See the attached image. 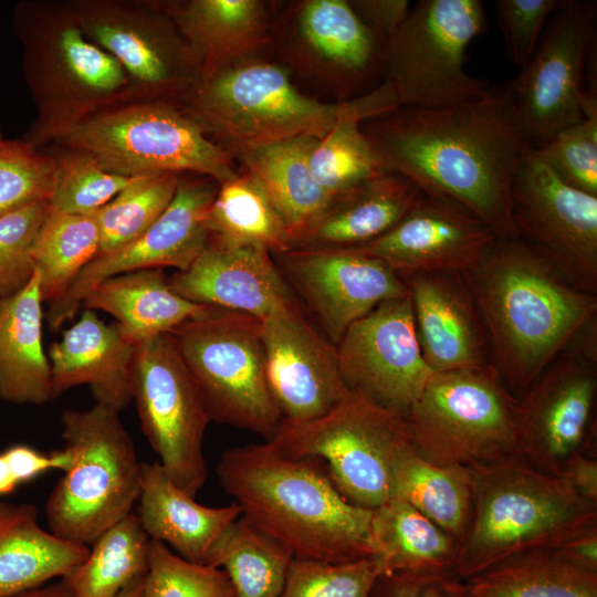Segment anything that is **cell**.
Instances as JSON below:
<instances>
[{
	"label": "cell",
	"instance_id": "14",
	"mask_svg": "<svg viewBox=\"0 0 597 597\" xmlns=\"http://www.w3.org/2000/svg\"><path fill=\"white\" fill-rule=\"evenodd\" d=\"M84 33L124 70L130 101L180 103L201 82L159 0H67Z\"/></svg>",
	"mask_w": 597,
	"mask_h": 597
},
{
	"label": "cell",
	"instance_id": "41",
	"mask_svg": "<svg viewBox=\"0 0 597 597\" xmlns=\"http://www.w3.org/2000/svg\"><path fill=\"white\" fill-rule=\"evenodd\" d=\"M181 175L139 176L93 212L100 230V253L118 250L142 235L172 200Z\"/></svg>",
	"mask_w": 597,
	"mask_h": 597
},
{
	"label": "cell",
	"instance_id": "23",
	"mask_svg": "<svg viewBox=\"0 0 597 597\" xmlns=\"http://www.w3.org/2000/svg\"><path fill=\"white\" fill-rule=\"evenodd\" d=\"M271 254L259 245L209 235L192 264L185 271H175L168 276V284L192 303L263 321L277 305L297 302Z\"/></svg>",
	"mask_w": 597,
	"mask_h": 597
},
{
	"label": "cell",
	"instance_id": "45",
	"mask_svg": "<svg viewBox=\"0 0 597 597\" xmlns=\"http://www.w3.org/2000/svg\"><path fill=\"white\" fill-rule=\"evenodd\" d=\"M142 597H234L224 572L188 562L163 543L150 541Z\"/></svg>",
	"mask_w": 597,
	"mask_h": 597
},
{
	"label": "cell",
	"instance_id": "19",
	"mask_svg": "<svg viewBox=\"0 0 597 597\" xmlns=\"http://www.w3.org/2000/svg\"><path fill=\"white\" fill-rule=\"evenodd\" d=\"M218 187L209 177L182 179L180 176L172 200L153 226L125 247L98 254L66 292L50 304L46 314L50 327L57 331L71 321L85 296L106 279L137 270H187L207 244L206 217Z\"/></svg>",
	"mask_w": 597,
	"mask_h": 597
},
{
	"label": "cell",
	"instance_id": "24",
	"mask_svg": "<svg viewBox=\"0 0 597 597\" xmlns=\"http://www.w3.org/2000/svg\"><path fill=\"white\" fill-rule=\"evenodd\" d=\"M296 60L327 75L345 101L373 91L383 82L384 43L345 0H305L293 12ZM306 66V67H307Z\"/></svg>",
	"mask_w": 597,
	"mask_h": 597
},
{
	"label": "cell",
	"instance_id": "3",
	"mask_svg": "<svg viewBox=\"0 0 597 597\" xmlns=\"http://www.w3.org/2000/svg\"><path fill=\"white\" fill-rule=\"evenodd\" d=\"M216 473L242 515L293 558L376 556L373 510L349 503L318 461L286 455L264 441L226 450Z\"/></svg>",
	"mask_w": 597,
	"mask_h": 597
},
{
	"label": "cell",
	"instance_id": "50",
	"mask_svg": "<svg viewBox=\"0 0 597 597\" xmlns=\"http://www.w3.org/2000/svg\"><path fill=\"white\" fill-rule=\"evenodd\" d=\"M370 597H465L462 582L451 574L383 573Z\"/></svg>",
	"mask_w": 597,
	"mask_h": 597
},
{
	"label": "cell",
	"instance_id": "8",
	"mask_svg": "<svg viewBox=\"0 0 597 597\" xmlns=\"http://www.w3.org/2000/svg\"><path fill=\"white\" fill-rule=\"evenodd\" d=\"M54 144L83 150L122 176L192 172L219 185L238 175L232 155L179 103L129 101L91 116Z\"/></svg>",
	"mask_w": 597,
	"mask_h": 597
},
{
	"label": "cell",
	"instance_id": "43",
	"mask_svg": "<svg viewBox=\"0 0 597 597\" xmlns=\"http://www.w3.org/2000/svg\"><path fill=\"white\" fill-rule=\"evenodd\" d=\"M54 182L48 199L51 209L72 214H91L109 202L137 177L105 170L90 154L57 144Z\"/></svg>",
	"mask_w": 597,
	"mask_h": 597
},
{
	"label": "cell",
	"instance_id": "53",
	"mask_svg": "<svg viewBox=\"0 0 597 597\" xmlns=\"http://www.w3.org/2000/svg\"><path fill=\"white\" fill-rule=\"evenodd\" d=\"M562 478L577 494L597 504V458L595 449H587L572 458Z\"/></svg>",
	"mask_w": 597,
	"mask_h": 597
},
{
	"label": "cell",
	"instance_id": "7",
	"mask_svg": "<svg viewBox=\"0 0 597 597\" xmlns=\"http://www.w3.org/2000/svg\"><path fill=\"white\" fill-rule=\"evenodd\" d=\"M70 468L45 503L51 533L91 546L132 513L140 491L142 462L119 412L94 404L61 416Z\"/></svg>",
	"mask_w": 597,
	"mask_h": 597
},
{
	"label": "cell",
	"instance_id": "1",
	"mask_svg": "<svg viewBox=\"0 0 597 597\" xmlns=\"http://www.w3.org/2000/svg\"><path fill=\"white\" fill-rule=\"evenodd\" d=\"M362 130L383 170L463 208L499 238H517L511 187L531 146L510 84L442 107L399 106Z\"/></svg>",
	"mask_w": 597,
	"mask_h": 597
},
{
	"label": "cell",
	"instance_id": "21",
	"mask_svg": "<svg viewBox=\"0 0 597 597\" xmlns=\"http://www.w3.org/2000/svg\"><path fill=\"white\" fill-rule=\"evenodd\" d=\"M262 331L281 422L320 418L349 391L339 373L336 345L307 322L298 302L277 305L262 321Z\"/></svg>",
	"mask_w": 597,
	"mask_h": 597
},
{
	"label": "cell",
	"instance_id": "30",
	"mask_svg": "<svg viewBox=\"0 0 597 597\" xmlns=\"http://www.w3.org/2000/svg\"><path fill=\"white\" fill-rule=\"evenodd\" d=\"M39 275L0 297V398L41 406L53 398L49 356L44 352Z\"/></svg>",
	"mask_w": 597,
	"mask_h": 597
},
{
	"label": "cell",
	"instance_id": "58",
	"mask_svg": "<svg viewBox=\"0 0 597 597\" xmlns=\"http://www.w3.org/2000/svg\"><path fill=\"white\" fill-rule=\"evenodd\" d=\"M4 138L2 137L1 130H0V142H2Z\"/></svg>",
	"mask_w": 597,
	"mask_h": 597
},
{
	"label": "cell",
	"instance_id": "42",
	"mask_svg": "<svg viewBox=\"0 0 597 597\" xmlns=\"http://www.w3.org/2000/svg\"><path fill=\"white\" fill-rule=\"evenodd\" d=\"M364 121L359 115L341 118L310 154L315 181L335 199L383 170L362 130Z\"/></svg>",
	"mask_w": 597,
	"mask_h": 597
},
{
	"label": "cell",
	"instance_id": "35",
	"mask_svg": "<svg viewBox=\"0 0 597 597\" xmlns=\"http://www.w3.org/2000/svg\"><path fill=\"white\" fill-rule=\"evenodd\" d=\"M461 582L465 597H597V572L554 548L510 557Z\"/></svg>",
	"mask_w": 597,
	"mask_h": 597
},
{
	"label": "cell",
	"instance_id": "28",
	"mask_svg": "<svg viewBox=\"0 0 597 597\" xmlns=\"http://www.w3.org/2000/svg\"><path fill=\"white\" fill-rule=\"evenodd\" d=\"M136 513L150 541L168 546L184 559L208 565L229 527L241 516L237 502L211 507L180 489L158 461L142 463Z\"/></svg>",
	"mask_w": 597,
	"mask_h": 597
},
{
	"label": "cell",
	"instance_id": "11",
	"mask_svg": "<svg viewBox=\"0 0 597 597\" xmlns=\"http://www.w3.org/2000/svg\"><path fill=\"white\" fill-rule=\"evenodd\" d=\"M265 441L286 455L322 463L341 494L367 510L392 498L395 461L410 443L401 415L352 390L320 418L281 422Z\"/></svg>",
	"mask_w": 597,
	"mask_h": 597
},
{
	"label": "cell",
	"instance_id": "10",
	"mask_svg": "<svg viewBox=\"0 0 597 597\" xmlns=\"http://www.w3.org/2000/svg\"><path fill=\"white\" fill-rule=\"evenodd\" d=\"M170 334L211 420L270 440L282 418L269 383L262 321L208 306Z\"/></svg>",
	"mask_w": 597,
	"mask_h": 597
},
{
	"label": "cell",
	"instance_id": "9",
	"mask_svg": "<svg viewBox=\"0 0 597 597\" xmlns=\"http://www.w3.org/2000/svg\"><path fill=\"white\" fill-rule=\"evenodd\" d=\"M516 409L517 397L488 365L434 373L402 417L423 460L474 468L516 455Z\"/></svg>",
	"mask_w": 597,
	"mask_h": 597
},
{
	"label": "cell",
	"instance_id": "52",
	"mask_svg": "<svg viewBox=\"0 0 597 597\" xmlns=\"http://www.w3.org/2000/svg\"><path fill=\"white\" fill-rule=\"evenodd\" d=\"M352 8L383 43L402 24L411 9L408 0H355Z\"/></svg>",
	"mask_w": 597,
	"mask_h": 597
},
{
	"label": "cell",
	"instance_id": "49",
	"mask_svg": "<svg viewBox=\"0 0 597 597\" xmlns=\"http://www.w3.org/2000/svg\"><path fill=\"white\" fill-rule=\"evenodd\" d=\"M559 0H496L495 8L509 59L522 69L541 41L545 21Z\"/></svg>",
	"mask_w": 597,
	"mask_h": 597
},
{
	"label": "cell",
	"instance_id": "22",
	"mask_svg": "<svg viewBox=\"0 0 597 597\" xmlns=\"http://www.w3.org/2000/svg\"><path fill=\"white\" fill-rule=\"evenodd\" d=\"M499 237L458 205L423 192L386 233L352 248L377 258L401 277L473 270Z\"/></svg>",
	"mask_w": 597,
	"mask_h": 597
},
{
	"label": "cell",
	"instance_id": "39",
	"mask_svg": "<svg viewBox=\"0 0 597 597\" xmlns=\"http://www.w3.org/2000/svg\"><path fill=\"white\" fill-rule=\"evenodd\" d=\"M98 253L100 230L93 213H64L48 205L31 251L43 302L59 300Z\"/></svg>",
	"mask_w": 597,
	"mask_h": 597
},
{
	"label": "cell",
	"instance_id": "29",
	"mask_svg": "<svg viewBox=\"0 0 597 597\" xmlns=\"http://www.w3.org/2000/svg\"><path fill=\"white\" fill-rule=\"evenodd\" d=\"M423 191L405 176L381 170L337 197L293 249H352L391 229Z\"/></svg>",
	"mask_w": 597,
	"mask_h": 597
},
{
	"label": "cell",
	"instance_id": "48",
	"mask_svg": "<svg viewBox=\"0 0 597 597\" xmlns=\"http://www.w3.org/2000/svg\"><path fill=\"white\" fill-rule=\"evenodd\" d=\"M48 210V200L0 217V297L21 289L33 274L31 251Z\"/></svg>",
	"mask_w": 597,
	"mask_h": 597
},
{
	"label": "cell",
	"instance_id": "38",
	"mask_svg": "<svg viewBox=\"0 0 597 597\" xmlns=\"http://www.w3.org/2000/svg\"><path fill=\"white\" fill-rule=\"evenodd\" d=\"M206 227L210 237L259 245L274 255L292 249L289 232L265 190L245 170L219 184Z\"/></svg>",
	"mask_w": 597,
	"mask_h": 597
},
{
	"label": "cell",
	"instance_id": "15",
	"mask_svg": "<svg viewBox=\"0 0 597 597\" xmlns=\"http://www.w3.org/2000/svg\"><path fill=\"white\" fill-rule=\"evenodd\" d=\"M596 346L590 327L517 398L516 455L540 471L562 476L595 443Z\"/></svg>",
	"mask_w": 597,
	"mask_h": 597
},
{
	"label": "cell",
	"instance_id": "31",
	"mask_svg": "<svg viewBox=\"0 0 597 597\" xmlns=\"http://www.w3.org/2000/svg\"><path fill=\"white\" fill-rule=\"evenodd\" d=\"M317 139L298 136L231 153L265 190L289 232L292 249L335 200L310 169V154Z\"/></svg>",
	"mask_w": 597,
	"mask_h": 597
},
{
	"label": "cell",
	"instance_id": "56",
	"mask_svg": "<svg viewBox=\"0 0 597 597\" xmlns=\"http://www.w3.org/2000/svg\"><path fill=\"white\" fill-rule=\"evenodd\" d=\"M19 486L9 464L0 452V498L12 494Z\"/></svg>",
	"mask_w": 597,
	"mask_h": 597
},
{
	"label": "cell",
	"instance_id": "33",
	"mask_svg": "<svg viewBox=\"0 0 597 597\" xmlns=\"http://www.w3.org/2000/svg\"><path fill=\"white\" fill-rule=\"evenodd\" d=\"M81 306L111 314L133 345L170 334L208 307L175 293L163 269L137 270L106 279L85 296Z\"/></svg>",
	"mask_w": 597,
	"mask_h": 597
},
{
	"label": "cell",
	"instance_id": "40",
	"mask_svg": "<svg viewBox=\"0 0 597 597\" xmlns=\"http://www.w3.org/2000/svg\"><path fill=\"white\" fill-rule=\"evenodd\" d=\"M293 556L242 514L216 546L209 566L227 575L234 597H281Z\"/></svg>",
	"mask_w": 597,
	"mask_h": 597
},
{
	"label": "cell",
	"instance_id": "13",
	"mask_svg": "<svg viewBox=\"0 0 597 597\" xmlns=\"http://www.w3.org/2000/svg\"><path fill=\"white\" fill-rule=\"evenodd\" d=\"M129 383L143 433L158 462L195 498L207 479L203 437L211 418L171 334L135 345Z\"/></svg>",
	"mask_w": 597,
	"mask_h": 597
},
{
	"label": "cell",
	"instance_id": "44",
	"mask_svg": "<svg viewBox=\"0 0 597 597\" xmlns=\"http://www.w3.org/2000/svg\"><path fill=\"white\" fill-rule=\"evenodd\" d=\"M383 573L377 556L341 563L293 558L281 597H370Z\"/></svg>",
	"mask_w": 597,
	"mask_h": 597
},
{
	"label": "cell",
	"instance_id": "5",
	"mask_svg": "<svg viewBox=\"0 0 597 597\" xmlns=\"http://www.w3.org/2000/svg\"><path fill=\"white\" fill-rule=\"evenodd\" d=\"M179 104L230 154L298 136L321 139L345 116L369 119L399 107L387 81L356 98L325 103L302 94L282 65L251 56L201 82Z\"/></svg>",
	"mask_w": 597,
	"mask_h": 597
},
{
	"label": "cell",
	"instance_id": "36",
	"mask_svg": "<svg viewBox=\"0 0 597 597\" xmlns=\"http://www.w3.org/2000/svg\"><path fill=\"white\" fill-rule=\"evenodd\" d=\"M473 492L471 468L434 465L423 460L410 443L396 458L392 498L408 502L458 544L471 517Z\"/></svg>",
	"mask_w": 597,
	"mask_h": 597
},
{
	"label": "cell",
	"instance_id": "37",
	"mask_svg": "<svg viewBox=\"0 0 597 597\" xmlns=\"http://www.w3.org/2000/svg\"><path fill=\"white\" fill-rule=\"evenodd\" d=\"M91 546L86 558L61 578L71 597H116L146 575L150 540L136 513L106 530Z\"/></svg>",
	"mask_w": 597,
	"mask_h": 597
},
{
	"label": "cell",
	"instance_id": "18",
	"mask_svg": "<svg viewBox=\"0 0 597 597\" xmlns=\"http://www.w3.org/2000/svg\"><path fill=\"white\" fill-rule=\"evenodd\" d=\"M336 349L347 389L401 416L434 375L419 346L409 293L353 323Z\"/></svg>",
	"mask_w": 597,
	"mask_h": 597
},
{
	"label": "cell",
	"instance_id": "55",
	"mask_svg": "<svg viewBox=\"0 0 597 597\" xmlns=\"http://www.w3.org/2000/svg\"><path fill=\"white\" fill-rule=\"evenodd\" d=\"M13 597H71L66 587L61 582L44 585L42 587L19 594Z\"/></svg>",
	"mask_w": 597,
	"mask_h": 597
},
{
	"label": "cell",
	"instance_id": "26",
	"mask_svg": "<svg viewBox=\"0 0 597 597\" xmlns=\"http://www.w3.org/2000/svg\"><path fill=\"white\" fill-rule=\"evenodd\" d=\"M134 348L116 323L107 324L94 310L84 308L50 347L53 398L87 385L96 405L121 413L132 402L129 370Z\"/></svg>",
	"mask_w": 597,
	"mask_h": 597
},
{
	"label": "cell",
	"instance_id": "16",
	"mask_svg": "<svg viewBox=\"0 0 597 597\" xmlns=\"http://www.w3.org/2000/svg\"><path fill=\"white\" fill-rule=\"evenodd\" d=\"M516 237L567 282L597 293V196L565 184L532 145L511 187Z\"/></svg>",
	"mask_w": 597,
	"mask_h": 597
},
{
	"label": "cell",
	"instance_id": "34",
	"mask_svg": "<svg viewBox=\"0 0 597 597\" xmlns=\"http://www.w3.org/2000/svg\"><path fill=\"white\" fill-rule=\"evenodd\" d=\"M371 534L384 573L452 574L458 542L401 499L373 510Z\"/></svg>",
	"mask_w": 597,
	"mask_h": 597
},
{
	"label": "cell",
	"instance_id": "25",
	"mask_svg": "<svg viewBox=\"0 0 597 597\" xmlns=\"http://www.w3.org/2000/svg\"><path fill=\"white\" fill-rule=\"evenodd\" d=\"M422 356L434 373L492 365L486 334L462 274L402 277Z\"/></svg>",
	"mask_w": 597,
	"mask_h": 597
},
{
	"label": "cell",
	"instance_id": "51",
	"mask_svg": "<svg viewBox=\"0 0 597 597\" xmlns=\"http://www.w3.org/2000/svg\"><path fill=\"white\" fill-rule=\"evenodd\" d=\"M1 453L19 485L52 470L64 472L72 463V455L66 448L45 453L27 444H14Z\"/></svg>",
	"mask_w": 597,
	"mask_h": 597
},
{
	"label": "cell",
	"instance_id": "20",
	"mask_svg": "<svg viewBox=\"0 0 597 597\" xmlns=\"http://www.w3.org/2000/svg\"><path fill=\"white\" fill-rule=\"evenodd\" d=\"M275 256L289 285L334 345L376 306L409 293L405 280L385 262L353 249H291Z\"/></svg>",
	"mask_w": 597,
	"mask_h": 597
},
{
	"label": "cell",
	"instance_id": "4",
	"mask_svg": "<svg viewBox=\"0 0 597 597\" xmlns=\"http://www.w3.org/2000/svg\"><path fill=\"white\" fill-rule=\"evenodd\" d=\"M12 32L35 106L23 139L36 148L56 143L84 121L132 98L119 63L81 28L67 0H21Z\"/></svg>",
	"mask_w": 597,
	"mask_h": 597
},
{
	"label": "cell",
	"instance_id": "27",
	"mask_svg": "<svg viewBox=\"0 0 597 597\" xmlns=\"http://www.w3.org/2000/svg\"><path fill=\"white\" fill-rule=\"evenodd\" d=\"M159 3L188 44L201 82L252 56L272 41V13L265 1L159 0Z\"/></svg>",
	"mask_w": 597,
	"mask_h": 597
},
{
	"label": "cell",
	"instance_id": "32",
	"mask_svg": "<svg viewBox=\"0 0 597 597\" xmlns=\"http://www.w3.org/2000/svg\"><path fill=\"white\" fill-rule=\"evenodd\" d=\"M88 552L90 546L44 530L33 504L0 502V597H13L63 578Z\"/></svg>",
	"mask_w": 597,
	"mask_h": 597
},
{
	"label": "cell",
	"instance_id": "6",
	"mask_svg": "<svg viewBox=\"0 0 597 597\" xmlns=\"http://www.w3.org/2000/svg\"><path fill=\"white\" fill-rule=\"evenodd\" d=\"M471 469L472 513L451 574L459 580L597 525V504L519 455Z\"/></svg>",
	"mask_w": 597,
	"mask_h": 597
},
{
	"label": "cell",
	"instance_id": "12",
	"mask_svg": "<svg viewBox=\"0 0 597 597\" xmlns=\"http://www.w3.org/2000/svg\"><path fill=\"white\" fill-rule=\"evenodd\" d=\"M480 0H421L383 46V81L399 106L442 107L483 96L491 85L464 69L465 50L485 30Z\"/></svg>",
	"mask_w": 597,
	"mask_h": 597
},
{
	"label": "cell",
	"instance_id": "57",
	"mask_svg": "<svg viewBox=\"0 0 597 597\" xmlns=\"http://www.w3.org/2000/svg\"><path fill=\"white\" fill-rule=\"evenodd\" d=\"M144 578L139 577L132 582L128 586H126L116 597H142L143 596V587H144Z\"/></svg>",
	"mask_w": 597,
	"mask_h": 597
},
{
	"label": "cell",
	"instance_id": "17",
	"mask_svg": "<svg viewBox=\"0 0 597 597\" xmlns=\"http://www.w3.org/2000/svg\"><path fill=\"white\" fill-rule=\"evenodd\" d=\"M596 27L595 1H559L548 31L510 84L526 138L538 147L585 118V69L595 50Z\"/></svg>",
	"mask_w": 597,
	"mask_h": 597
},
{
	"label": "cell",
	"instance_id": "2",
	"mask_svg": "<svg viewBox=\"0 0 597 597\" xmlns=\"http://www.w3.org/2000/svg\"><path fill=\"white\" fill-rule=\"evenodd\" d=\"M462 276L491 364L517 398L597 317V295L572 285L519 238H498Z\"/></svg>",
	"mask_w": 597,
	"mask_h": 597
},
{
	"label": "cell",
	"instance_id": "47",
	"mask_svg": "<svg viewBox=\"0 0 597 597\" xmlns=\"http://www.w3.org/2000/svg\"><path fill=\"white\" fill-rule=\"evenodd\" d=\"M535 148L565 184L597 196V114L585 116Z\"/></svg>",
	"mask_w": 597,
	"mask_h": 597
},
{
	"label": "cell",
	"instance_id": "46",
	"mask_svg": "<svg viewBox=\"0 0 597 597\" xmlns=\"http://www.w3.org/2000/svg\"><path fill=\"white\" fill-rule=\"evenodd\" d=\"M55 163L50 153L22 139L0 142V217L32 202L48 200Z\"/></svg>",
	"mask_w": 597,
	"mask_h": 597
},
{
	"label": "cell",
	"instance_id": "54",
	"mask_svg": "<svg viewBox=\"0 0 597 597\" xmlns=\"http://www.w3.org/2000/svg\"><path fill=\"white\" fill-rule=\"evenodd\" d=\"M553 548L567 561L597 572V525L572 535Z\"/></svg>",
	"mask_w": 597,
	"mask_h": 597
}]
</instances>
